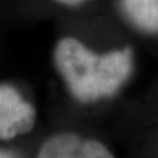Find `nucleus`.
Segmentation results:
<instances>
[{"label":"nucleus","instance_id":"1","mask_svg":"<svg viewBox=\"0 0 158 158\" xmlns=\"http://www.w3.org/2000/svg\"><path fill=\"white\" fill-rule=\"evenodd\" d=\"M53 59L70 95L85 104L116 94L133 69L131 48L98 54L75 37L59 40Z\"/></svg>","mask_w":158,"mask_h":158},{"label":"nucleus","instance_id":"2","mask_svg":"<svg viewBox=\"0 0 158 158\" xmlns=\"http://www.w3.org/2000/svg\"><path fill=\"white\" fill-rule=\"evenodd\" d=\"M37 112L12 86L0 85V140L27 135L36 124Z\"/></svg>","mask_w":158,"mask_h":158},{"label":"nucleus","instance_id":"3","mask_svg":"<svg viewBox=\"0 0 158 158\" xmlns=\"http://www.w3.org/2000/svg\"><path fill=\"white\" fill-rule=\"evenodd\" d=\"M36 158H115L111 150L94 138L58 133L44 142Z\"/></svg>","mask_w":158,"mask_h":158},{"label":"nucleus","instance_id":"4","mask_svg":"<svg viewBox=\"0 0 158 158\" xmlns=\"http://www.w3.org/2000/svg\"><path fill=\"white\" fill-rule=\"evenodd\" d=\"M120 8L137 29L158 33V0H120Z\"/></svg>","mask_w":158,"mask_h":158},{"label":"nucleus","instance_id":"5","mask_svg":"<svg viewBox=\"0 0 158 158\" xmlns=\"http://www.w3.org/2000/svg\"><path fill=\"white\" fill-rule=\"evenodd\" d=\"M56 2L63 4V6L75 7V6H79V4H82L83 2H86V0H56Z\"/></svg>","mask_w":158,"mask_h":158},{"label":"nucleus","instance_id":"6","mask_svg":"<svg viewBox=\"0 0 158 158\" xmlns=\"http://www.w3.org/2000/svg\"><path fill=\"white\" fill-rule=\"evenodd\" d=\"M0 158H15L11 153L8 152H4V150H0Z\"/></svg>","mask_w":158,"mask_h":158}]
</instances>
